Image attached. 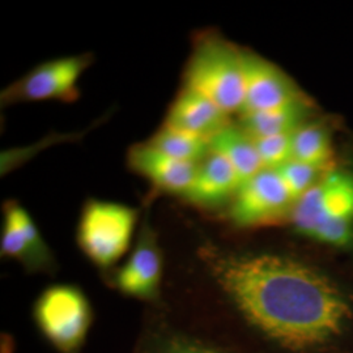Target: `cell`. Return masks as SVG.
Masks as SVG:
<instances>
[{
    "instance_id": "6da1fadb",
    "label": "cell",
    "mask_w": 353,
    "mask_h": 353,
    "mask_svg": "<svg viewBox=\"0 0 353 353\" xmlns=\"http://www.w3.org/2000/svg\"><path fill=\"white\" fill-rule=\"evenodd\" d=\"M201 258L241 318L285 351L319 348L339 338L352 321V303L341 287L301 261L214 246H203Z\"/></svg>"
},
{
    "instance_id": "7a4b0ae2",
    "label": "cell",
    "mask_w": 353,
    "mask_h": 353,
    "mask_svg": "<svg viewBox=\"0 0 353 353\" xmlns=\"http://www.w3.org/2000/svg\"><path fill=\"white\" fill-rule=\"evenodd\" d=\"M242 52L225 39L203 36L185 71V88L192 89L230 114L241 112L245 100Z\"/></svg>"
},
{
    "instance_id": "3957f363",
    "label": "cell",
    "mask_w": 353,
    "mask_h": 353,
    "mask_svg": "<svg viewBox=\"0 0 353 353\" xmlns=\"http://www.w3.org/2000/svg\"><path fill=\"white\" fill-rule=\"evenodd\" d=\"M33 318L57 352L80 353L93 323V310L79 287L55 284L38 296Z\"/></svg>"
},
{
    "instance_id": "277c9868",
    "label": "cell",
    "mask_w": 353,
    "mask_h": 353,
    "mask_svg": "<svg viewBox=\"0 0 353 353\" xmlns=\"http://www.w3.org/2000/svg\"><path fill=\"white\" fill-rule=\"evenodd\" d=\"M138 221V211L121 203L90 199L77 224L76 240L89 261L112 268L130 249Z\"/></svg>"
},
{
    "instance_id": "5b68a950",
    "label": "cell",
    "mask_w": 353,
    "mask_h": 353,
    "mask_svg": "<svg viewBox=\"0 0 353 353\" xmlns=\"http://www.w3.org/2000/svg\"><path fill=\"white\" fill-rule=\"evenodd\" d=\"M294 229L312 237L316 229L332 223H353V176L330 172L294 203L290 214Z\"/></svg>"
},
{
    "instance_id": "8992f818",
    "label": "cell",
    "mask_w": 353,
    "mask_h": 353,
    "mask_svg": "<svg viewBox=\"0 0 353 353\" xmlns=\"http://www.w3.org/2000/svg\"><path fill=\"white\" fill-rule=\"evenodd\" d=\"M92 62L89 54L64 57L39 64L1 93V102L75 101L77 81Z\"/></svg>"
},
{
    "instance_id": "52a82bcc",
    "label": "cell",
    "mask_w": 353,
    "mask_h": 353,
    "mask_svg": "<svg viewBox=\"0 0 353 353\" xmlns=\"http://www.w3.org/2000/svg\"><path fill=\"white\" fill-rule=\"evenodd\" d=\"M294 201L276 170L263 169L243 182L234 195L230 219L239 227H262L292 214Z\"/></svg>"
},
{
    "instance_id": "ba28073f",
    "label": "cell",
    "mask_w": 353,
    "mask_h": 353,
    "mask_svg": "<svg viewBox=\"0 0 353 353\" xmlns=\"http://www.w3.org/2000/svg\"><path fill=\"white\" fill-rule=\"evenodd\" d=\"M163 271L164 258L157 237L151 227L144 224L135 249L114 278L115 287L128 297L156 301L160 296Z\"/></svg>"
},
{
    "instance_id": "9c48e42d",
    "label": "cell",
    "mask_w": 353,
    "mask_h": 353,
    "mask_svg": "<svg viewBox=\"0 0 353 353\" xmlns=\"http://www.w3.org/2000/svg\"><path fill=\"white\" fill-rule=\"evenodd\" d=\"M245 100L241 113H255L303 101L293 83L276 65L243 51Z\"/></svg>"
},
{
    "instance_id": "30bf717a",
    "label": "cell",
    "mask_w": 353,
    "mask_h": 353,
    "mask_svg": "<svg viewBox=\"0 0 353 353\" xmlns=\"http://www.w3.org/2000/svg\"><path fill=\"white\" fill-rule=\"evenodd\" d=\"M128 165L134 172L150 179L157 189L183 195L192 185L199 168L198 164L166 154L148 141L131 147Z\"/></svg>"
},
{
    "instance_id": "8fae6325",
    "label": "cell",
    "mask_w": 353,
    "mask_h": 353,
    "mask_svg": "<svg viewBox=\"0 0 353 353\" xmlns=\"http://www.w3.org/2000/svg\"><path fill=\"white\" fill-rule=\"evenodd\" d=\"M164 125L211 141L229 123L228 114L216 103L183 87L166 114Z\"/></svg>"
},
{
    "instance_id": "7c38bea8",
    "label": "cell",
    "mask_w": 353,
    "mask_h": 353,
    "mask_svg": "<svg viewBox=\"0 0 353 353\" xmlns=\"http://www.w3.org/2000/svg\"><path fill=\"white\" fill-rule=\"evenodd\" d=\"M240 186V176L227 159L211 151L199 165L196 176L185 196L190 202L203 207H214L236 195Z\"/></svg>"
},
{
    "instance_id": "4fadbf2b",
    "label": "cell",
    "mask_w": 353,
    "mask_h": 353,
    "mask_svg": "<svg viewBox=\"0 0 353 353\" xmlns=\"http://www.w3.org/2000/svg\"><path fill=\"white\" fill-rule=\"evenodd\" d=\"M211 151L224 156L241 179V185L265 168L252 137L242 127L228 125L210 141Z\"/></svg>"
},
{
    "instance_id": "5bb4252c",
    "label": "cell",
    "mask_w": 353,
    "mask_h": 353,
    "mask_svg": "<svg viewBox=\"0 0 353 353\" xmlns=\"http://www.w3.org/2000/svg\"><path fill=\"white\" fill-rule=\"evenodd\" d=\"M303 102H294L281 108L242 114V128L252 139L275 135H292L303 125Z\"/></svg>"
},
{
    "instance_id": "9a60e30c",
    "label": "cell",
    "mask_w": 353,
    "mask_h": 353,
    "mask_svg": "<svg viewBox=\"0 0 353 353\" xmlns=\"http://www.w3.org/2000/svg\"><path fill=\"white\" fill-rule=\"evenodd\" d=\"M137 353H228L214 343L176 328L160 327L140 343Z\"/></svg>"
},
{
    "instance_id": "2e32d148",
    "label": "cell",
    "mask_w": 353,
    "mask_h": 353,
    "mask_svg": "<svg viewBox=\"0 0 353 353\" xmlns=\"http://www.w3.org/2000/svg\"><path fill=\"white\" fill-rule=\"evenodd\" d=\"M148 143L174 159L194 164L207 157L211 152L208 140L165 125Z\"/></svg>"
},
{
    "instance_id": "e0dca14e",
    "label": "cell",
    "mask_w": 353,
    "mask_h": 353,
    "mask_svg": "<svg viewBox=\"0 0 353 353\" xmlns=\"http://www.w3.org/2000/svg\"><path fill=\"white\" fill-rule=\"evenodd\" d=\"M327 130L319 125H303L292 134V159L325 169L331 159Z\"/></svg>"
},
{
    "instance_id": "ac0fdd59",
    "label": "cell",
    "mask_w": 353,
    "mask_h": 353,
    "mask_svg": "<svg viewBox=\"0 0 353 353\" xmlns=\"http://www.w3.org/2000/svg\"><path fill=\"white\" fill-rule=\"evenodd\" d=\"M0 252L3 258L14 259L24 265L28 271L36 272L32 249L17 220L13 201L4 203V223L0 240Z\"/></svg>"
},
{
    "instance_id": "d6986e66",
    "label": "cell",
    "mask_w": 353,
    "mask_h": 353,
    "mask_svg": "<svg viewBox=\"0 0 353 353\" xmlns=\"http://www.w3.org/2000/svg\"><path fill=\"white\" fill-rule=\"evenodd\" d=\"M276 172L296 203L321 179L322 169L292 159L278 168Z\"/></svg>"
},
{
    "instance_id": "ffe728a7",
    "label": "cell",
    "mask_w": 353,
    "mask_h": 353,
    "mask_svg": "<svg viewBox=\"0 0 353 353\" xmlns=\"http://www.w3.org/2000/svg\"><path fill=\"white\" fill-rule=\"evenodd\" d=\"M252 140L265 169L276 170L292 160V135H275Z\"/></svg>"
},
{
    "instance_id": "44dd1931",
    "label": "cell",
    "mask_w": 353,
    "mask_h": 353,
    "mask_svg": "<svg viewBox=\"0 0 353 353\" xmlns=\"http://www.w3.org/2000/svg\"><path fill=\"white\" fill-rule=\"evenodd\" d=\"M16 352V343L12 335L3 332L1 334V353H14Z\"/></svg>"
}]
</instances>
